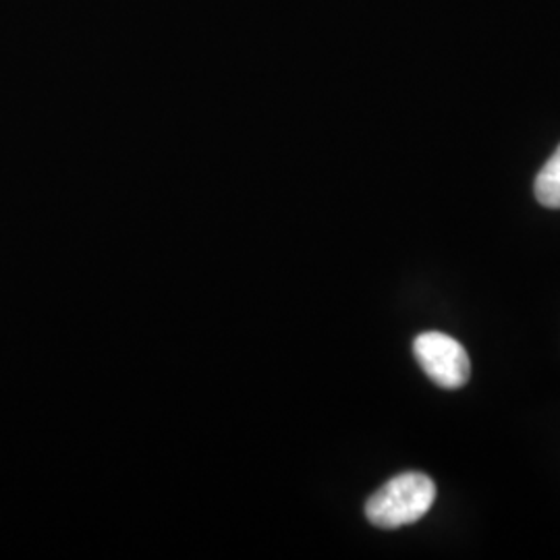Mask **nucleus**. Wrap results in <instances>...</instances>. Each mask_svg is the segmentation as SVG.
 <instances>
[{"instance_id":"1","label":"nucleus","mask_w":560,"mask_h":560,"mask_svg":"<svg viewBox=\"0 0 560 560\" xmlns=\"http://www.w3.org/2000/svg\"><path fill=\"white\" fill-rule=\"evenodd\" d=\"M436 501V483L420 471H407L386 481L365 502V517L381 529L418 523Z\"/></svg>"},{"instance_id":"2","label":"nucleus","mask_w":560,"mask_h":560,"mask_svg":"<svg viewBox=\"0 0 560 560\" xmlns=\"http://www.w3.org/2000/svg\"><path fill=\"white\" fill-rule=\"evenodd\" d=\"M416 360L436 386L457 390L471 376V361L459 340L444 332H423L413 342Z\"/></svg>"},{"instance_id":"3","label":"nucleus","mask_w":560,"mask_h":560,"mask_svg":"<svg viewBox=\"0 0 560 560\" xmlns=\"http://www.w3.org/2000/svg\"><path fill=\"white\" fill-rule=\"evenodd\" d=\"M534 194L544 208L560 210V145L550 161L541 166L534 183Z\"/></svg>"}]
</instances>
